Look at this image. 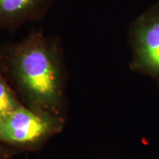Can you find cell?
Here are the masks:
<instances>
[{
	"instance_id": "1",
	"label": "cell",
	"mask_w": 159,
	"mask_h": 159,
	"mask_svg": "<svg viewBox=\"0 0 159 159\" xmlns=\"http://www.w3.org/2000/svg\"><path fill=\"white\" fill-rule=\"evenodd\" d=\"M0 72L25 106L66 119L68 72L57 36L34 30L2 45Z\"/></svg>"
},
{
	"instance_id": "2",
	"label": "cell",
	"mask_w": 159,
	"mask_h": 159,
	"mask_svg": "<svg viewBox=\"0 0 159 159\" xmlns=\"http://www.w3.org/2000/svg\"><path fill=\"white\" fill-rule=\"evenodd\" d=\"M66 119L25 106L0 118V142L17 153L35 152L60 134Z\"/></svg>"
},
{
	"instance_id": "3",
	"label": "cell",
	"mask_w": 159,
	"mask_h": 159,
	"mask_svg": "<svg viewBox=\"0 0 159 159\" xmlns=\"http://www.w3.org/2000/svg\"><path fill=\"white\" fill-rule=\"evenodd\" d=\"M128 43L131 70L152 78L159 89V0L130 23Z\"/></svg>"
},
{
	"instance_id": "4",
	"label": "cell",
	"mask_w": 159,
	"mask_h": 159,
	"mask_svg": "<svg viewBox=\"0 0 159 159\" xmlns=\"http://www.w3.org/2000/svg\"><path fill=\"white\" fill-rule=\"evenodd\" d=\"M56 0H0V34H13L25 24L43 20Z\"/></svg>"
},
{
	"instance_id": "5",
	"label": "cell",
	"mask_w": 159,
	"mask_h": 159,
	"mask_svg": "<svg viewBox=\"0 0 159 159\" xmlns=\"http://www.w3.org/2000/svg\"><path fill=\"white\" fill-rule=\"evenodd\" d=\"M23 105L16 92L0 72V118Z\"/></svg>"
},
{
	"instance_id": "6",
	"label": "cell",
	"mask_w": 159,
	"mask_h": 159,
	"mask_svg": "<svg viewBox=\"0 0 159 159\" xmlns=\"http://www.w3.org/2000/svg\"><path fill=\"white\" fill-rule=\"evenodd\" d=\"M16 154V151L0 142V159H11Z\"/></svg>"
}]
</instances>
